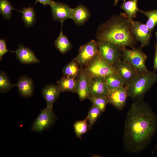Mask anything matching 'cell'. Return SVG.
<instances>
[{"label": "cell", "mask_w": 157, "mask_h": 157, "mask_svg": "<svg viewBox=\"0 0 157 157\" xmlns=\"http://www.w3.org/2000/svg\"><path fill=\"white\" fill-rule=\"evenodd\" d=\"M141 97L131 105L125 121L123 140L125 148L136 153L144 149L155 132V114Z\"/></svg>", "instance_id": "obj_1"}, {"label": "cell", "mask_w": 157, "mask_h": 157, "mask_svg": "<svg viewBox=\"0 0 157 157\" xmlns=\"http://www.w3.org/2000/svg\"><path fill=\"white\" fill-rule=\"evenodd\" d=\"M96 37L97 40L109 42L122 49L126 47L133 48L136 43L130 20L125 13L114 15L100 24Z\"/></svg>", "instance_id": "obj_2"}, {"label": "cell", "mask_w": 157, "mask_h": 157, "mask_svg": "<svg viewBox=\"0 0 157 157\" xmlns=\"http://www.w3.org/2000/svg\"><path fill=\"white\" fill-rule=\"evenodd\" d=\"M156 81L157 75L154 72L138 74L126 85L128 96L133 99L142 97Z\"/></svg>", "instance_id": "obj_3"}, {"label": "cell", "mask_w": 157, "mask_h": 157, "mask_svg": "<svg viewBox=\"0 0 157 157\" xmlns=\"http://www.w3.org/2000/svg\"><path fill=\"white\" fill-rule=\"evenodd\" d=\"M122 55L124 60L138 73L144 74L149 72L146 65L147 56L141 49L124 48L122 49Z\"/></svg>", "instance_id": "obj_4"}, {"label": "cell", "mask_w": 157, "mask_h": 157, "mask_svg": "<svg viewBox=\"0 0 157 157\" xmlns=\"http://www.w3.org/2000/svg\"><path fill=\"white\" fill-rule=\"evenodd\" d=\"M86 67L85 70L91 78L105 77L116 72L114 66L105 60L99 53Z\"/></svg>", "instance_id": "obj_5"}, {"label": "cell", "mask_w": 157, "mask_h": 157, "mask_svg": "<svg viewBox=\"0 0 157 157\" xmlns=\"http://www.w3.org/2000/svg\"><path fill=\"white\" fill-rule=\"evenodd\" d=\"M97 42L99 54L108 63L114 66L121 60L122 49L107 42Z\"/></svg>", "instance_id": "obj_6"}, {"label": "cell", "mask_w": 157, "mask_h": 157, "mask_svg": "<svg viewBox=\"0 0 157 157\" xmlns=\"http://www.w3.org/2000/svg\"><path fill=\"white\" fill-rule=\"evenodd\" d=\"M56 119L53 108L46 107L42 110L35 119L31 126V130L34 132H42L52 125Z\"/></svg>", "instance_id": "obj_7"}, {"label": "cell", "mask_w": 157, "mask_h": 157, "mask_svg": "<svg viewBox=\"0 0 157 157\" xmlns=\"http://www.w3.org/2000/svg\"><path fill=\"white\" fill-rule=\"evenodd\" d=\"M99 53L97 41L92 40L80 47L74 60L81 66H86Z\"/></svg>", "instance_id": "obj_8"}, {"label": "cell", "mask_w": 157, "mask_h": 157, "mask_svg": "<svg viewBox=\"0 0 157 157\" xmlns=\"http://www.w3.org/2000/svg\"><path fill=\"white\" fill-rule=\"evenodd\" d=\"M130 22L131 31L136 40L140 43L142 47L148 45L151 33L146 25L133 20Z\"/></svg>", "instance_id": "obj_9"}, {"label": "cell", "mask_w": 157, "mask_h": 157, "mask_svg": "<svg viewBox=\"0 0 157 157\" xmlns=\"http://www.w3.org/2000/svg\"><path fill=\"white\" fill-rule=\"evenodd\" d=\"M128 96V88L126 85L109 91L107 95L109 103L120 110L124 107Z\"/></svg>", "instance_id": "obj_10"}, {"label": "cell", "mask_w": 157, "mask_h": 157, "mask_svg": "<svg viewBox=\"0 0 157 157\" xmlns=\"http://www.w3.org/2000/svg\"><path fill=\"white\" fill-rule=\"evenodd\" d=\"M91 78L85 70H81L78 78L77 91L81 101L88 98Z\"/></svg>", "instance_id": "obj_11"}, {"label": "cell", "mask_w": 157, "mask_h": 157, "mask_svg": "<svg viewBox=\"0 0 157 157\" xmlns=\"http://www.w3.org/2000/svg\"><path fill=\"white\" fill-rule=\"evenodd\" d=\"M50 6L53 20L63 23L65 20L71 19L72 8L67 4L54 1Z\"/></svg>", "instance_id": "obj_12"}, {"label": "cell", "mask_w": 157, "mask_h": 157, "mask_svg": "<svg viewBox=\"0 0 157 157\" xmlns=\"http://www.w3.org/2000/svg\"><path fill=\"white\" fill-rule=\"evenodd\" d=\"M116 72L127 85L138 73L126 61L121 60L115 65Z\"/></svg>", "instance_id": "obj_13"}, {"label": "cell", "mask_w": 157, "mask_h": 157, "mask_svg": "<svg viewBox=\"0 0 157 157\" xmlns=\"http://www.w3.org/2000/svg\"><path fill=\"white\" fill-rule=\"evenodd\" d=\"M14 53H15L17 59L22 64L38 63L40 62L35 56L33 51L22 44L18 45V48Z\"/></svg>", "instance_id": "obj_14"}, {"label": "cell", "mask_w": 157, "mask_h": 157, "mask_svg": "<svg viewBox=\"0 0 157 157\" xmlns=\"http://www.w3.org/2000/svg\"><path fill=\"white\" fill-rule=\"evenodd\" d=\"M15 86L17 87L19 93L22 97L28 98L33 95V81L27 76L24 75L20 77Z\"/></svg>", "instance_id": "obj_15"}, {"label": "cell", "mask_w": 157, "mask_h": 157, "mask_svg": "<svg viewBox=\"0 0 157 157\" xmlns=\"http://www.w3.org/2000/svg\"><path fill=\"white\" fill-rule=\"evenodd\" d=\"M90 16V13L88 8L82 4L79 5L75 8H72L71 19L78 26L84 24Z\"/></svg>", "instance_id": "obj_16"}, {"label": "cell", "mask_w": 157, "mask_h": 157, "mask_svg": "<svg viewBox=\"0 0 157 157\" xmlns=\"http://www.w3.org/2000/svg\"><path fill=\"white\" fill-rule=\"evenodd\" d=\"M61 92L57 85L50 84L43 88L42 91V94L47 103V107L53 108L54 103Z\"/></svg>", "instance_id": "obj_17"}, {"label": "cell", "mask_w": 157, "mask_h": 157, "mask_svg": "<svg viewBox=\"0 0 157 157\" xmlns=\"http://www.w3.org/2000/svg\"><path fill=\"white\" fill-rule=\"evenodd\" d=\"M108 92V91L105 85L104 77L92 78L89 97L99 96H107Z\"/></svg>", "instance_id": "obj_18"}, {"label": "cell", "mask_w": 157, "mask_h": 157, "mask_svg": "<svg viewBox=\"0 0 157 157\" xmlns=\"http://www.w3.org/2000/svg\"><path fill=\"white\" fill-rule=\"evenodd\" d=\"M78 78L63 76L57 82L61 92L66 91L77 93Z\"/></svg>", "instance_id": "obj_19"}, {"label": "cell", "mask_w": 157, "mask_h": 157, "mask_svg": "<svg viewBox=\"0 0 157 157\" xmlns=\"http://www.w3.org/2000/svg\"><path fill=\"white\" fill-rule=\"evenodd\" d=\"M104 80L108 92L125 85L124 81L116 72L104 77Z\"/></svg>", "instance_id": "obj_20"}, {"label": "cell", "mask_w": 157, "mask_h": 157, "mask_svg": "<svg viewBox=\"0 0 157 157\" xmlns=\"http://www.w3.org/2000/svg\"><path fill=\"white\" fill-rule=\"evenodd\" d=\"M138 0H129L124 2L120 8L125 13L130 20H133L137 16V12L140 10L138 6Z\"/></svg>", "instance_id": "obj_21"}, {"label": "cell", "mask_w": 157, "mask_h": 157, "mask_svg": "<svg viewBox=\"0 0 157 157\" xmlns=\"http://www.w3.org/2000/svg\"><path fill=\"white\" fill-rule=\"evenodd\" d=\"M61 23V31L58 37L55 40V46L61 53L63 54L67 52L71 48L72 45L67 36L63 34L62 31L63 23Z\"/></svg>", "instance_id": "obj_22"}, {"label": "cell", "mask_w": 157, "mask_h": 157, "mask_svg": "<svg viewBox=\"0 0 157 157\" xmlns=\"http://www.w3.org/2000/svg\"><path fill=\"white\" fill-rule=\"evenodd\" d=\"M22 14V18L26 28L32 26L36 21L35 13L33 7L29 6L28 7L24 8L20 11Z\"/></svg>", "instance_id": "obj_23"}, {"label": "cell", "mask_w": 157, "mask_h": 157, "mask_svg": "<svg viewBox=\"0 0 157 157\" xmlns=\"http://www.w3.org/2000/svg\"><path fill=\"white\" fill-rule=\"evenodd\" d=\"M81 71L78 64L74 60L67 64L63 69L62 72L63 76L78 78Z\"/></svg>", "instance_id": "obj_24"}, {"label": "cell", "mask_w": 157, "mask_h": 157, "mask_svg": "<svg viewBox=\"0 0 157 157\" xmlns=\"http://www.w3.org/2000/svg\"><path fill=\"white\" fill-rule=\"evenodd\" d=\"M140 12L147 17L148 20L146 25L151 33L157 24V9L147 11L140 10Z\"/></svg>", "instance_id": "obj_25"}, {"label": "cell", "mask_w": 157, "mask_h": 157, "mask_svg": "<svg viewBox=\"0 0 157 157\" xmlns=\"http://www.w3.org/2000/svg\"><path fill=\"white\" fill-rule=\"evenodd\" d=\"M14 10L21 11L13 8L8 0H0V13L4 18L9 20L12 16V11Z\"/></svg>", "instance_id": "obj_26"}, {"label": "cell", "mask_w": 157, "mask_h": 157, "mask_svg": "<svg viewBox=\"0 0 157 157\" xmlns=\"http://www.w3.org/2000/svg\"><path fill=\"white\" fill-rule=\"evenodd\" d=\"M88 98L93 105L97 107L102 112L105 111L106 106L109 103L107 96H90Z\"/></svg>", "instance_id": "obj_27"}, {"label": "cell", "mask_w": 157, "mask_h": 157, "mask_svg": "<svg viewBox=\"0 0 157 157\" xmlns=\"http://www.w3.org/2000/svg\"><path fill=\"white\" fill-rule=\"evenodd\" d=\"M102 112L99 108L92 104L86 117L89 122L88 129H91L92 126L100 116Z\"/></svg>", "instance_id": "obj_28"}, {"label": "cell", "mask_w": 157, "mask_h": 157, "mask_svg": "<svg viewBox=\"0 0 157 157\" xmlns=\"http://www.w3.org/2000/svg\"><path fill=\"white\" fill-rule=\"evenodd\" d=\"M88 118L86 117L84 119L77 121L74 123L73 126L74 132L77 137L81 138L82 135L85 133L88 130Z\"/></svg>", "instance_id": "obj_29"}, {"label": "cell", "mask_w": 157, "mask_h": 157, "mask_svg": "<svg viewBox=\"0 0 157 157\" xmlns=\"http://www.w3.org/2000/svg\"><path fill=\"white\" fill-rule=\"evenodd\" d=\"M15 86V84H12L7 74L3 71L0 72V91L2 93H6Z\"/></svg>", "instance_id": "obj_30"}, {"label": "cell", "mask_w": 157, "mask_h": 157, "mask_svg": "<svg viewBox=\"0 0 157 157\" xmlns=\"http://www.w3.org/2000/svg\"><path fill=\"white\" fill-rule=\"evenodd\" d=\"M8 51L14 53V51H10L8 50L6 48V41L3 39H0V61L2 59L3 56Z\"/></svg>", "instance_id": "obj_31"}, {"label": "cell", "mask_w": 157, "mask_h": 157, "mask_svg": "<svg viewBox=\"0 0 157 157\" xmlns=\"http://www.w3.org/2000/svg\"><path fill=\"white\" fill-rule=\"evenodd\" d=\"M53 1V0H36L34 5L38 2L40 3L44 6L47 5H50Z\"/></svg>", "instance_id": "obj_32"}, {"label": "cell", "mask_w": 157, "mask_h": 157, "mask_svg": "<svg viewBox=\"0 0 157 157\" xmlns=\"http://www.w3.org/2000/svg\"><path fill=\"white\" fill-rule=\"evenodd\" d=\"M154 68L157 70V46L155 45V53L154 61Z\"/></svg>", "instance_id": "obj_33"}, {"label": "cell", "mask_w": 157, "mask_h": 157, "mask_svg": "<svg viewBox=\"0 0 157 157\" xmlns=\"http://www.w3.org/2000/svg\"><path fill=\"white\" fill-rule=\"evenodd\" d=\"M119 0H114V6H116L118 3V2ZM124 1H125L126 0H123Z\"/></svg>", "instance_id": "obj_34"}, {"label": "cell", "mask_w": 157, "mask_h": 157, "mask_svg": "<svg viewBox=\"0 0 157 157\" xmlns=\"http://www.w3.org/2000/svg\"><path fill=\"white\" fill-rule=\"evenodd\" d=\"M155 35L156 37V45L157 46V31L155 32Z\"/></svg>", "instance_id": "obj_35"}, {"label": "cell", "mask_w": 157, "mask_h": 157, "mask_svg": "<svg viewBox=\"0 0 157 157\" xmlns=\"http://www.w3.org/2000/svg\"><path fill=\"white\" fill-rule=\"evenodd\" d=\"M157 148V144L156 145V147H155V149H156Z\"/></svg>", "instance_id": "obj_36"}, {"label": "cell", "mask_w": 157, "mask_h": 157, "mask_svg": "<svg viewBox=\"0 0 157 157\" xmlns=\"http://www.w3.org/2000/svg\"></svg>", "instance_id": "obj_37"}, {"label": "cell", "mask_w": 157, "mask_h": 157, "mask_svg": "<svg viewBox=\"0 0 157 157\" xmlns=\"http://www.w3.org/2000/svg\"></svg>", "instance_id": "obj_38"}]
</instances>
